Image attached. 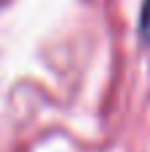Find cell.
<instances>
[{
  "label": "cell",
  "mask_w": 150,
  "mask_h": 152,
  "mask_svg": "<svg viewBox=\"0 0 150 152\" xmlns=\"http://www.w3.org/2000/svg\"><path fill=\"white\" fill-rule=\"evenodd\" d=\"M140 32H142V37L150 43V0L142 3V13H140Z\"/></svg>",
  "instance_id": "obj_1"
}]
</instances>
